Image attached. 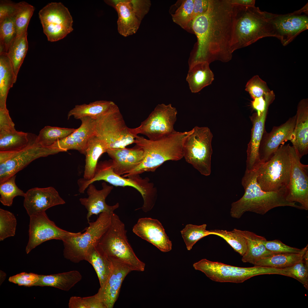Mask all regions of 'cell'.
I'll use <instances>...</instances> for the list:
<instances>
[{"label": "cell", "instance_id": "obj_6", "mask_svg": "<svg viewBox=\"0 0 308 308\" xmlns=\"http://www.w3.org/2000/svg\"><path fill=\"white\" fill-rule=\"evenodd\" d=\"M294 149L289 144L281 145L269 160L258 166L257 181L262 190L283 193L286 196Z\"/></svg>", "mask_w": 308, "mask_h": 308}, {"label": "cell", "instance_id": "obj_22", "mask_svg": "<svg viewBox=\"0 0 308 308\" xmlns=\"http://www.w3.org/2000/svg\"><path fill=\"white\" fill-rule=\"evenodd\" d=\"M80 120L81 124L75 131L67 137L57 140L51 146L61 150L63 152L76 150L85 155L88 140L94 134L95 120L88 117Z\"/></svg>", "mask_w": 308, "mask_h": 308}, {"label": "cell", "instance_id": "obj_4", "mask_svg": "<svg viewBox=\"0 0 308 308\" xmlns=\"http://www.w3.org/2000/svg\"><path fill=\"white\" fill-rule=\"evenodd\" d=\"M192 129L184 132L175 131L161 139L152 140L137 135L136 145L143 151L141 163L128 173L122 177H129L146 171H154L165 162L177 161L183 157V147L187 137Z\"/></svg>", "mask_w": 308, "mask_h": 308}, {"label": "cell", "instance_id": "obj_27", "mask_svg": "<svg viewBox=\"0 0 308 308\" xmlns=\"http://www.w3.org/2000/svg\"><path fill=\"white\" fill-rule=\"evenodd\" d=\"M296 121L291 139L292 146L301 158L308 153V102L303 99L297 107Z\"/></svg>", "mask_w": 308, "mask_h": 308}, {"label": "cell", "instance_id": "obj_9", "mask_svg": "<svg viewBox=\"0 0 308 308\" xmlns=\"http://www.w3.org/2000/svg\"><path fill=\"white\" fill-rule=\"evenodd\" d=\"M94 134L105 143L108 149L125 147L135 143L137 136L132 128L127 126L116 105L95 120Z\"/></svg>", "mask_w": 308, "mask_h": 308}, {"label": "cell", "instance_id": "obj_28", "mask_svg": "<svg viewBox=\"0 0 308 308\" xmlns=\"http://www.w3.org/2000/svg\"><path fill=\"white\" fill-rule=\"evenodd\" d=\"M232 230L242 236L246 240V251L242 258V262L244 263H249L254 265L263 258L278 253L271 252L266 248L263 242L266 239L264 236L249 231L236 228Z\"/></svg>", "mask_w": 308, "mask_h": 308}, {"label": "cell", "instance_id": "obj_18", "mask_svg": "<svg viewBox=\"0 0 308 308\" xmlns=\"http://www.w3.org/2000/svg\"><path fill=\"white\" fill-rule=\"evenodd\" d=\"M301 158L294 148L293 153L292 168L286 198L298 202L303 210H308V165L302 164Z\"/></svg>", "mask_w": 308, "mask_h": 308}, {"label": "cell", "instance_id": "obj_35", "mask_svg": "<svg viewBox=\"0 0 308 308\" xmlns=\"http://www.w3.org/2000/svg\"><path fill=\"white\" fill-rule=\"evenodd\" d=\"M193 7V0H179L171 6L169 11L173 21L191 33L194 19Z\"/></svg>", "mask_w": 308, "mask_h": 308}, {"label": "cell", "instance_id": "obj_12", "mask_svg": "<svg viewBox=\"0 0 308 308\" xmlns=\"http://www.w3.org/2000/svg\"><path fill=\"white\" fill-rule=\"evenodd\" d=\"M61 152L51 146H41L36 141L19 151H0V182L15 175L37 159Z\"/></svg>", "mask_w": 308, "mask_h": 308}, {"label": "cell", "instance_id": "obj_7", "mask_svg": "<svg viewBox=\"0 0 308 308\" xmlns=\"http://www.w3.org/2000/svg\"><path fill=\"white\" fill-rule=\"evenodd\" d=\"M100 180L104 181L116 186H129L135 189L143 198V204L141 208L145 212L151 210L154 206L157 191L153 184L150 182L149 179H143L139 175L127 178L117 175L114 171L112 159L98 163L94 177L89 180H82V186L86 189L90 184Z\"/></svg>", "mask_w": 308, "mask_h": 308}, {"label": "cell", "instance_id": "obj_51", "mask_svg": "<svg viewBox=\"0 0 308 308\" xmlns=\"http://www.w3.org/2000/svg\"><path fill=\"white\" fill-rule=\"evenodd\" d=\"M15 126L8 109H0V131L9 132L15 131Z\"/></svg>", "mask_w": 308, "mask_h": 308}, {"label": "cell", "instance_id": "obj_43", "mask_svg": "<svg viewBox=\"0 0 308 308\" xmlns=\"http://www.w3.org/2000/svg\"><path fill=\"white\" fill-rule=\"evenodd\" d=\"M17 36L12 17H7L0 21V54L6 53L9 46Z\"/></svg>", "mask_w": 308, "mask_h": 308}, {"label": "cell", "instance_id": "obj_32", "mask_svg": "<svg viewBox=\"0 0 308 308\" xmlns=\"http://www.w3.org/2000/svg\"><path fill=\"white\" fill-rule=\"evenodd\" d=\"M105 143L95 134L88 140L86 152L85 165L83 178L89 180L94 177L98 160L100 156L106 152Z\"/></svg>", "mask_w": 308, "mask_h": 308}, {"label": "cell", "instance_id": "obj_36", "mask_svg": "<svg viewBox=\"0 0 308 308\" xmlns=\"http://www.w3.org/2000/svg\"><path fill=\"white\" fill-rule=\"evenodd\" d=\"M17 79L7 54H0V109L7 108L6 102L8 94Z\"/></svg>", "mask_w": 308, "mask_h": 308}, {"label": "cell", "instance_id": "obj_41", "mask_svg": "<svg viewBox=\"0 0 308 308\" xmlns=\"http://www.w3.org/2000/svg\"><path fill=\"white\" fill-rule=\"evenodd\" d=\"M16 177L14 175L0 182V201L5 206H11L15 197L25 195V193L17 186Z\"/></svg>", "mask_w": 308, "mask_h": 308}, {"label": "cell", "instance_id": "obj_10", "mask_svg": "<svg viewBox=\"0 0 308 308\" xmlns=\"http://www.w3.org/2000/svg\"><path fill=\"white\" fill-rule=\"evenodd\" d=\"M213 137L208 127L196 126L186 138L183 145V157L186 162L206 176L211 173Z\"/></svg>", "mask_w": 308, "mask_h": 308}, {"label": "cell", "instance_id": "obj_16", "mask_svg": "<svg viewBox=\"0 0 308 308\" xmlns=\"http://www.w3.org/2000/svg\"><path fill=\"white\" fill-rule=\"evenodd\" d=\"M30 217L29 239L25 249L27 254L43 242L52 239L62 240L66 237L79 234L64 230L50 220L45 212H40Z\"/></svg>", "mask_w": 308, "mask_h": 308}, {"label": "cell", "instance_id": "obj_19", "mask_svg": "<svg viewBox=\"0 0 308 308\" xmlns=\"http://www.w3.org/2000/svg\"><path fill=\"white\" fill-rule=\"evenodd\" d=\"M296 121V115L285 123L274 126L269 133L265 130L260 144L259 156L261 164L269 160L280 145L291 141Z\"/></svg>", "mask_w": 308, "mask_h": 308}, {"label": "cell", "instance_id": "obj_54", "mask_svg": "<svg viewBox=\"0 0 308 308\" xmlns=\"http://www.w3.org/2000/svg\"><path fill=\"white\" fill-rule=\"evenodd\" d=\"M232 5L238 6L243 7L255 6V0H229Z\"/></svg>", "mask_w": 308, "mask_h": 308}, {"label": "cell", "instance_id": "obj_49", "mask_svg": "<svg viewBox=\"0 0 308 308\" xmlns=\"http://www.w3.org/2000/svg\"><path fill=\"white\" fill-rule=\"evenodd\" d=\"M263 244L269 250L278 253H299L303 250V248L299 249L288 246L279 240H264Z\"/></svg>", "mask_w": 308, "mask_h": 308}, {"label": "cell", "instance_id": "obj_46", "mask_svg": "<svg viewBox=\"0 0 308 308\" xmlns=\"http://www.w3.org/2000/svg\"><path fill=\"white\" fill-rule=\"evenodd\" d=\"M17 221L12 212L0 209V241L14 236L15 234Z\"/></svg>", "mask_w": 308, "mask_h": 308}, {"label": "cell", "instance_id": "obj_31", "mask_svg": "<svg viewBox=\"0 0 308 308\" xmlns=\"http://www.w3.org/2000/svg\"><path fill=\"white\" fill-rule=\"evenodd\" d=\"M35 134L18 131H0V151H17L36 141Z\"/></svg>", "mask_w": 308, "mask_h": 308}, {"label": "cell", "instance_id": "obj_53", "mask_svg": "<svg viewBox=\"0 0 308 308\" xmlns=\"http://www.w3.org/2000/svg\"><path fill=\"white\" fill-rule=\"evenodd\" d=\"M210 1V0H193L194 19L196 17L205 13L207 11Z\"/></svg>", "mask_w": 308, "mask_h": 308}, {"label": "cell", "instance_id": "obj_45", "mask_svg": "<svg viewBox=\"0 0 308 308\" xmlns=\"http://www.w3.org/2000/svg\"><path fill=\"white\" fill-rule=\"evenodd\" d=\"M68 307L69 308H106L100 289L98 292L93 296L83 297H71L69 300Z\"/></svg>", "mask_w": 308, "mask_h": 308}, {"label": "cell", "instance_id": "obj_20", "mask_svg": "<svg viewBox=\"0 0 308 308\" xmlns=\"http://www.w3.org/2000/svg\"><path fill=\"white\" fill-rule=\"evenodd\" d=\"M24 197L23 205L29 216L45 212L52 206L65 203L56 190L51 187L31 189L25 193Z\"/></svg>", "mask_w": 308, "mask_h": 308}, {"label": "cell", "instance_id": "obj_5", "mask_svg": "<svg viewBox=\"0 0 308 308\" xmlns=\"http://www.w3.org/2000/svg\"><path fill=\"white\" fill-rule=\"evenodd\" d=\"M110 224L96 245L99 251L110 260L124 263L133 271H143L145 264L137 256L129 244L124 224L114 212Z\"/></svg>", "mask_w": 308, "mask_h": 308}, {"label": "cell", "instance_id": "obj_14", "mask_svg": "<svg viewBox=\"0 0 308 308\" xmlns=\"http://www.w3.org/2000/svg\"><path fill=\"white\" fill-rule=\"evenodd\" d=\"M38 15L43 32L49 41L61 40L73 30L72 17L61 3H48L40 11Z\"/></svg>", "mask_w": 308, "mask_h": 308}, {"label": "cell", "instance_id": "obj_37", "mask_svg": "<svg viewBox=\"0 0 308 308\" xmlns=\"http://www.w3.org/2000/svg\"><path fill=\"white\" fill-rule=\"evenodd\" d=\"M27 36V31L17 36L10 45L6 54L11 62L16 78L28 50Z\"/></svg>", "mask_w": 308, "mask_h": 308}, {"label": "cell", "instance_id": "obj_50", "mask_svg": "<svg viewBox=\"0 0 308 308\" xmlns=\"http://www.w3.org/2000/svg\"><path fill=\"white\" fill-rule=\"evenodd\" d=\"M39 279V275L23 272L10 277L9 281L19 286H33Z\"/></svg>", "mask_w": 308, "mask_h": 308}, {"label": "cell", "instance_id": "obj_34", "mask_svg": "<svg viewBox=\"0 0 308 308\" xmlns=\"http://www.w3.org/2000/svg\"><path fill=\"white\" fill-rule=\"evenodd\" d=\"M116 105L112 101L101 100L95 101L88 104L76 105L68 112V119L71 116L79 119L88 117L96 120L110 111Z\"/></svg>", "mask_w": 308, "mask_h": 308}, {"label": "cell", "instance_id": "obj_52", "mask_svg": "<svg viewBox=\"0 0 308 308\" xmlns=\"http://www.w3.org/2000/svg\"><path fill=\"white\" fill-rule=\"evenodd\" d=\"M16 3L9 0H1L0 2V21L13 16L15 11Z\"/></svg>", "mask_w": 308, "mask_h": 308}, {"label": "cell", "instance_id": "obj_24", "mask_svg": "<svg viewBox=\"0 0 308 308\" xmlns=\"http://www.w3.org/2000/svg\"><path fill=\"white\" fill-rule=\"evenodd\" d=\"M269 107L259 114H253L250 117L252 126L251 139L248 145L246 169L252 171L257 168L261 164L259 156V148L261 140L265 130V123Z\"/></svg>", "mask_w": 308, "mask_h": 308}, {"label": "cell", "instance_id": "obj_8", "mask_svg": "<svg viewBox=\"0 0 308 308\" xmlns=\"http://www.w3.org/2000/svg\"><path fill=\"white\" fill-rule=\"evenodd\" d=\"M111 213H100L96 221L88 222L89 226L84 233L69 236L63 239L64 257L74 263L85 260L88 250L96 245L109 226Z\"/></svg>", "mask_w": 308, "mask_h": 308}, {"label": "cell", "instance_id": "obj_33", "mask_svg": "<svg viewBox=\"0 0 308 308\" xmlns=\"http://www.w3.org/2000/svg\"><path fill=\"white\" fill-rule=\"evenodd\" d=\"M85 260L92 266L99 279L100 288L103 287L112 271L113 266L112 261L99 251L96 245L88 250Z\"/></svg>", "mask_w": 308, "mask_h": 308}, {"label": "cell", "instance_id": "obj_17", "mask_svg": "<svg viewBox=\"0 0 308 308\" xmlns=\"http://www.w3.org/2000/svg\"><path fill=\"white\" fill-rule=\"evenodd\" d=\"M308 8L307 4L300 10L285 15L275 14L273 22L276 38L284 46L291 42L308 29Z\"/></svg>", "mask_w": 308, "mask_h": 308}, {"label": "cell", "instance_id": "obj_11", "mask_svg": "<svg viewBox=\"0 0 308 308\" xmlns=\"http://www.w3.org/2000/svg\"><path fill=\"white\" fill-rule=\"evenodd\" d=\"M193 267L211 280L220 282L241 283L256 276L273 274L275 272V269L271 267L261 266L238 267L206 259L195 263Z\"/></svg>", "mask_w": 308, "mask_h": 308}, {"label": "cell", "instance_id": "obj_42", "mask_svg": "<svg viewBox=\"0 0 308 308\" xmlns=\"http://www.w3.org/2000/svg\"><path fill=\"white\" fill-rule=\"evenodd\" d=\"M206 224L200 225L189 224H187L181 231L188 250H191L194 245L200 239L212 234L210 230H206Z\"/></svg>", "mask_w": 308, "mask_h": 308}, {"label": "cell", "instance_id": "obj_1", "mask_svg": "<svg viewBox=\"0 0 308 308\" xmlns=\"http://www.w3.org/2000/svg\"><path fill=\"white\" fill-rule=\"evenodd\" d=\"M234 21L229 0H210L205 13L196 17L192 25L197 41L188 60L189 67L198 62H226L232 58L230 50Z\"/></svg>", "mask_w": 308, "mask_h": 308}, {"label": "cell", "instance_id": "obj_40", "mask_svg": "<svg viewBox=\"0 0 308 308\" xmlns=\"http://www.w3.org/2000/svg\"><path fill=\"white\" fill-rule=\"evenodd\" d=\"M34 10L33 6L25 1L16 3L12 17L13 19L17 36L27 31L28 25Z\"/></svg>", "mask_w": 308, "mask_h": 308}, {"label": "cell", "instance_id": "obj_30", "mask_svg": "<svg viewBox=\"0 0 308 308\" xmlns=\"http://www.w3.org/2000/svg\"><path fill=\"white\" fill-rule=\"evenodd\" d=\"M82 277L80 273L77 270L48 275H39L38 281L33 286L52 287L68 291Z\"/></svg>", "mask_w": 308, "mask_h": 308}, {"label": "cell", "instance_id": "obj_26", "mask_svg": "<svg viewBox=\"0 0 308 308\" xmlns=\"http://www.w3.org/2000/svg\"><path fill=\"white\" fill-rule=\"evenodd\" d=\"M110 260L113 264L112 271L104 286L99 289L106 308L113 307L124 278L128 273L133 271L124 263L116 260Z\"/></svg>", "mask_w": 308, "mask_h": 308}, {"label": "cell", "instance_id": "obj_23", "mask_svg": "<svg viewBox=\"0 0 308 308\" xmlns=\"http://www.w3.org/2000/svg\"><path fill=\"white\" fill-rule=\"evenodd\" d=\"M102 189L98 190L92 183L90 184L87 191L88 197L79 199L81 204L87 210L86 218L88 222L92 215L104 212L112 213L119 207L118 203L113 206H109L106 202V198L111 193L113 187L108 185L105 182L102 183Z\"/></svg>", "mask_w": 308, "mask_h": 308}, {"label": "cell", "instance_id": "obj_29", "mask_svg": "<svg viewBox=\"0 0 308 308\" xmlns=\"http://www.w3.org/2000/svg\"><path fill=\"white\" fill-rule=\"evenodd\" d=\"M209 64L206 62H198L189 67L186 79L192 92H199L213 80L214 75Z\"/></svg>", "mask_w": 308, "mask_h": 308}, {"label": "cell", "instance_id": "obj_38", "mask_svg": "<svg viewBox=\"0 0 308 308\" xmlns=\"http://www.w3.org/2000/svg\"><path fill=\"white\" fill-rule=\"evenodd\" d=\"M308 248L307 244L299 253L275 254L260 260L254 265L281 269L289 267L303 260L304 254Z\"/></svg>", "mask_w": 308, "mask_h": 308}, {"label": "cell", "instance_id": "obj_15", "mask_svg": "<svg viewBox=\"0 0 308 308\" xmlns=\"http://www.w3.org/2000/svg\"><path fill=\"white\" fill-rule=\"evenodd\" d=\"M105 2L114 7L117 11L118 31L125 37L136 33L151 5L149 0H107Z\"/></svg>", "mask_w": 308, "mask_h": 308}, {"label": "cell", "instance_id": "obj_13", "mask_svg": "<svg viewBox=\"0 0 308 308\" xmlns=\"http://www.w3.org/2000/svg\"><path fill=\"white\" fill-rule=\"evenodd\" d=\"M177 114L176 108L171 104H158L139 127L132 128V132L136 135H144L151 140L161 139L175 131L174 125Z\"/></svg>", "mask_w": 308, "mask_h": 308}, {"label": "cell", "instance_id": "obj_39", "mask_svg": "<svg viewBox=\"0 0 308 308\" xmlns=\"http://www.w3.org/2000/svg\"><path fill=\"white\" fill-rule=\"evenodd\" d=\"M76 129L46 126L39 132L36 142L44 147H49L58 140L68 136Z\"/></svg>", "mask_w": 308, "mask_h": 308}, {"label": "cell", "instance_id": "obj_21", "mask_svg": "<svg viewBox=\"0 0 308 308\" xmlns=\"http://www.w3.org/2000/svg\"><path fill=\"white\" fill-rule=\"evenodd\" d=\"M133 232L151 243L163 252L171 250L172 244L161 223L151 218H139L133 226Z\"/></svg>", "mask_w": 308, "mask_h": 308}, {"label": "cell", "instance_id": "obj_48", "mask_svg": "<svg viewBox=\"0 0 308 308\" xmlns=\"http://www.w3.org/2000/svg\"><path fill=\"white\" fill-rule=\"evenodd\" d=\"M292 275L293 278L302 283L307 290L308 289V266L303 260L294 265L283 268Z\"/></svg>", "mask_w": 308, "mask_h": 308}, {"label": "cell", "instance_id": "obj_47", "mask_svg": "<svg viewBox=\"0 0 308 308\" xmlns=\"http://www.w3.org/2000/svg\"><path fill=\"white\" fill-rule=\"evenodd\" d=\"M245 87L246 91L253 100L263 97L270 91L266 82L258 75L255 76L250 79Z\"/></svg>", "mask_w": 308, "mask_h": 308}, {"label": "cell", "instance_id": "obj_44", "mask_svg": "<svg viewBox=\"0 0 308 308\" xmlns=\"http://www.w3.org/2000/svg\"><path fill=\"white\" fill-rule=\"evenodd\" d=\"M212 235L219 236L224 240L234 250L241 256L246 252L247 245L246 239L242 235L233 230L214 229L210 230Z\"/></svg>", "mask_w": 308, "mask_h": 308}, {"label": "cell", "instance_id": "obj_3", "mask_svg": "<svg viewBox=\"0 0 308 308\" xmlns=\"http://www.w3.org/2000/svg\"><path fill=\"white\" fill-rule=\"evenodd\" d=\"M257 168L246 170L242 181L244 193L240 198L231 204L230 213L232 218H239L247 212L263 215L278 207L290 206L303 210L296 202L288 201L283 193L262 190L257 181Z\"/></svg>", "mask_w": 308, "mask_h": 308}, {"label": "cell", "instance_id": "obj_25", "mask_svg": "<svg viewBox=\"0 0 308 308\" xmlns=\"http://www.w3.org/2000/svg\"><path fill=\"white\" fill-rule=\"evenodd\" d=\"M106 153L111 158L114 171L121 176L128 173L141 162L143 151L140 147L108 149Z\"/></svg>", "mask_w": 308, "mask_h": 308}, {"label": "cell", "instance_id": "obj_2", "mask_svg": "<svg viewBox=\"0 0 308 308\" xmlns=\"http://www.w3.org/2000/svg\"><path fill=\"white\" fill-rule=\"evenodd\" d=\"M232 6L234 21L230 47L232 53L262 38L276 37L273 22L275 14L262 11L255 6Z\"/></svg>", "mask_w": 308, "mask_h": 308}]
</instances>
